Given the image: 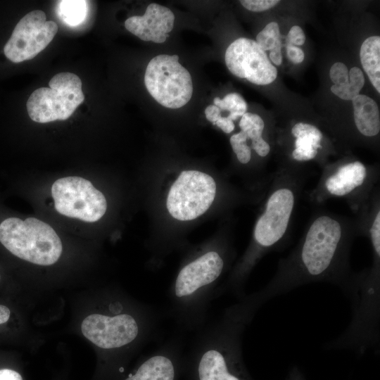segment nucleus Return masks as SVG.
<instances>
[{"mask_svg":"<svg viewBox=\"0 0 380 380\" xmlns=\"http://www.w3.org/2000/svg\"><path fill=\"white\" fill-rule=\"evenodd\" d=\"M360 58L371 83L380 92V37L372 36L361 45Z\"/></svg>","mask_w":380,"mask_h":380,"instance_id":"nucleus-17","label":"nucleus"},{"mask_svg":"<svg viewBox=\"0 0 380 380\" xmlns=\"http://www.w3.org/2000/svg\"><path fill=\"white\" fill-rule=\"evenodd\" d=\"M144 84L151 96L168 108L186 104L193 94L190 73L179 63L177 55L160 54L148 63Z\"/></svg>","mask_w":380,"mask_h":380,"instance_id":"nucleus-6","label":"nucleus"},{"mask_svg":"<svg viewBox=\"0 0 380 380\" xmlns=\"http://www.w3.org/2000/svg\"><path fill=\"white\" fill-rule=\"evenodd\" d=\"M0 279H1V276H0Z\"/></svg>","mask_w":380,"mask_h":380,"instance_id":"nucleus-33","label":"nucleus"},{"mask_svg":"<svg viewBox=\"0 0 380 380\" xmlns=\"http://www.w3.org/2000/svg\"><path fill=\"white\" fill-rule=\"evenodd\" d=\"M379 167L355 159L326 164L308 200L319 206L331 198H341L355 215L368 203L379 186Z\"/></svg>","mask_w":380,"mask_h":380,"instance_id":"nucleus-3","label":"nucleus"},{"mask_svg":"<svg viewBox=\"0 0 380 380\" xmlns=\"http://www.w3.org/2000/svg\"><path fill=\"white\" fill-rule=\"evenodd\" d=\"M357 236H362L359 215L317 208L296 246L279 260L274 276L258 293L257 305L315 282L335 284L347 295L355 273L350 250Z\"/></svg>","mask_w":380,"mask_h":380,"instance_id":"nucleus-1","label":"nucleus"},{"mask_svg":"<svg viewBox=\"0 0 380 380\" xmlns=\"http://www.w3.org/2000/svg\"><path fill=\"white\" fill-rule=\"evenodd\" d=\"M10 310L4 305H0V324L6 322L10 317Z\"/></svg>","mask_w":380,"mask_h":380,"instance_id":"nucleus-32","label":"nucleus"},{"mask_svg":"<svg viewBox=\"0 0 380 380\" xmlns=\"http://www.w3.org/2000/svg\"><path fill=\"white\" fill-rule=\"evenodd\" d=\"M0 380H23L21 375L17 372L9 369H0Z\"/></svg>","mask_w":380,"mask_h":380,"instance_id":"nucleus-31","label":"nucleus"},{"mask_svg":"<svg viewBox=\"0 0 380 380\" xmlns=\"http://www.w3.org/2000/svg\"><path fill=\"white\" fill-rule=\"evenodd\" d=\"M87 13V1L83 0L60 1L58 15L62 20L69 26L81 24Z\"/></svg>","mask_w":380,"mask_h":380,"instance_id":"nucleus-20","label":"nucleus"},{"mask_svg":"<svg viewBox=\"0 0 380 380\" xmlns=\"http://www.w3.org/2000/svg\"><path fill=\"white\" fill-rule=\"evenodd\" d=\"M49 86L34 91L27 101V113L36 122L67 120L84 100L82 81L73 73L55 75Z\"/></svg>","mask_w":380,"mask_h":380,"instance_id":"nucleus-5","label":"nucleus"},{"mask_svg":"<svg viewBox=\"0 0 380 380\" xmlns=\"http://www.w3.org/2000/svg\"><path fill=\"white\" fill-rule=\"evenodd\" d=\"M81 330L89 341L105 349L128 344L137 337L139 331L135 319L127 314L113 317L90 315L82 321Z\"/></svg>","mask_w":380,"mask_h":380,"instance_id":"nucleus-11","label":"nucleus"},{"mask_svg":"<svg viewBox=\"0 0 380 380\" xmlns=\"http://www.w3.org/2000/svg\"><path fill=\"white\" fill-rule=\"evenodd\" d=\"M175 15L170 8L151 3L143 15L127 18L125 27L143 41L163 43L173 29Z\"/></svg>","mask_w":380,"mask_h":380,"instance_id":"nucleus-14","label":"nucleus"},{"mask_svg":"<svg viewBox=\"0 0 380 380\" xmlns=\"http://www.w3.org/2000/svg\"><path fill=\"white\" fill-rule=\"evenodd\" d=\"M290 133L292 148L289 158L281 168L304 169V163L310 161L318 162L322 167L326 165L322 158L324 135L316 125L298 122L291 127Z\"/></svg>","mask_w":380,"mask_h":380,"instance_id":"nucleus-12","label":"nucleus"},{"mask_svg":"<svg viewBox=\"0 0 380 380\" xmlns=\"http://www.w3.org/2000/svg\"><path fill=\"white\" fill-rule=\"evenodd\" d=\"M287 41L289 44L301 46L305 42V35L302 28L298 25L293 26L288 34Z\"/></svg>","mask_w":380,"mask_h":380,"instance_id":"nucleus-27","label":"nucleus"},{"mask_svg":"<svg viewBox=\"0 0 380 380\" xmlns=\"http://www.w3.org/2000/svg\"><path fill=\"white\" fill-rule=\"evenodd\" d=\"M205 115L207 120L213 125H215V122L222 116L221 110L214 104L209 105L205 108Z\"/></svg>","mask_w":380,"mask_h":380,"instance_id":"nucleus-29","label":"nucleus"},{"mask_svg":"<svg viewBox=\"0 0 380 380\" xmlns=\"http://www.w3.org/2000/svg\"><path fill=\"white\" fill-rule=\"evenodd\" d=\"M257 44L264 51H270L272 62L279 65L282 62L281 35L279 25L276 22L268 23L257 35Z\"/></svg>","mask_w":380,"mask_h":380,"instance_id":"nucleus-19","label":"nucleus"},{"mask_svg":"<svg viewBox=\"0 0 380 380\" xmlns=\"http://www.w3.org/2000/svg\"><path fill=\"white\" fill-rule=\"evenodd\" d=\"M355 126L365 138H374L380 132V114L377 103L370 97L359 94L353 100Z\"/></svg>","mask_w":380,"mask_h":380,"instance_id":"nucleus-15","label":"nucleus"},{"mask_svg":"<svg viewBox=\"0 0 380 380\" xmlns=\"http://www.w3.org/2000/svg\"><path fill=\"white\" fill-rule=\"evenodd\" d=\"M224 60L234 75L255 84H269L277 77V69L265 51L255 41L248 38L241 37L234 41L226 50Z\"/></svg>","mask_w":380,"mask_h":380,"instance_id":"nucleus-10","label":"nucleus"},{"mask_svg":"<svg viewBox=\"0 0 380 380\" xmlns=\"http://www.w3.org/2000/svg\"><path fill=\"white\" fill-rule=\"evenodd\" d=\"M224 262L216 251H210L184 266L175 283V294L181 298L215 281L221 274Z\"/></svg>","mask_w":380,"mask_h":380,"instance_id":"nucleus-13","label":"nucleus"},{"mask_svg":"<svg viewBox=\"0 0 380 380\" xmlns=\"http://www.w3.org/2000/svg\"><path fill=\"white\" fill-rule=\"evenodd\" d=\"M0 242L12 254L39 265L56 262L63 251L55 230L35 217H8L0 224Z\"/></svg>","mask_w":380,"mask_h":380,"instance_id":"nucleus-4","label":"nucleus"},{"mask_svg":"<svg viewBox=\"0 0 380 380\" xmlns=\"http://www.w3.org/2000/svg\"><path fill=\"white\" fill-rule=\"evenodd\" d=\"M241 4L247 10L253 12H261L268 10L276 6L279 1L277 0H242Z\"/></svg>","mask_w":380,"mask_h":380,"instance_id":"nucleus-26","label":"nucleus"},{"mask_svg":"<svg viewBox=\"0 0 380 380\" xmlns=\"http://www.w3.org/2000/svg\"><path fill=\"white\" fill-rule=\"evenodd\" d=\"M217 191L215 179L196 171H183L171 186L167 208L175 219L188 221L203 215L213 203Z\"/></svg>","mask_w":380,"mask_h":380,"instance_id":"nucleus-7","label":"nucleus"},{"mask_svg":"<svg viewBox=\"0 0 380 380\" xmlns=\"http://www.w3.org/2000/svg\"><path fill=\"white\" fill-rule=\"evenodd\" d=\"M213 102L221 110L229 111L227 118L232 121L241 118L246 113L247 103L238 93L228 94L222 99L216 97Z\"/></svg>","mask_w":380,"mask_h":380,"instance_id":"nucleus-22","label":"nucleus"},{"mask_svg":"<svg viewBox=\"0 0 380 380\" xmlns=\"http://www.w3.org/2000/svg\"><path fill=\"white\" fill-rule=\"evenodd\" d=\"M265 122L258 114L246 113L239 122L241 131L244 132L247 139L254 140L263 136Z\"/></svg>","mask_w":380,"mask_h":380,"instance_id":"nucleus-23","label":"nucleus"},{"mask_svg":"<svg viewBox=\"0 0 380 380\" xmlns=\"http://www.w3.org/2000/svg\"><path fill=\"white\" fill-rule=\"evenodd\" d=\"M57 32L55 22L46 20L44 11L34 10L16 25L4 46V54L13 63L32 59L49 44Z\"/></svg>","mask_w":380,"mask_h":380,"instance_id":"nucleus-9","label":"nucleus"},{"mask_svg":"<svg viewBox=\"0 0 380 380\" xmlns=\"http://www.w3.org/2000/svg\"><path fill=\"white\" fill-rule=\"evenodd\" d=\"M365 84V77L362 70L357 67H353L349 70V81L342 86L332 85L331 92L336 96L346 101L353 100L360 94Z\"/></svg>","mask_w":380,"mask_h":380,"instance_id":"nucleus-21","label":"nucleus"},{"mask_svg":"<svg viewBox=\"0 0 380 380\" xmlns=\"http://www.w3.org/2000/svg\"><path fill=\"white\" fill-rule=\"evenodd\" d=\"M51 195L58 213L84 222L98 221L107 209L104 195L82 177H66L57 179L51 186Z\"/></svg>","mask_w":380,"mask_h":380,"instance_id":"nucleus-8","label":"nucleus"},{"mask_svg":"<svg viewBox=\"0 0 380 380\" xmlns=\"http://www.w3.org/2000/svg\"><path fill=\"white\" fill-rule=\"evenodd\" d=\"M200 380H240L228 369L224 355L219 350L205 352L198 366Z\"/></svg>","mask_w":380,"mask_h":380,"instance_id":"nucleus-16","label":"nucleus"},{"mask_svg":"<svg viewBox=\"0 0 380 380\" xmlns=\"http://www.w3.org/2000/svg\"><path fill=\"white\" fill-rule=\"evenodd\" d=\"M329 76L334 85H345L349 81V70L345 64L337 62L331 67Z\"/></svg>","mask_w":380,"mask_h":380,"instance_id":"nucleus-25","label":"nucleus"},{"mask_svg":"<svg viewBox=\"0 0 380 380\" xmlns=\"http://www.w3.org/2000/svg\"><path fill=\"white\" fill-rule=\"evenodd\" d=\"M172 362L164 356H154L144 362L134 375L126 380H173Z\"/></svg>","mask_w":380,"mask_h":380,"instance_id":"nucleus-18","label":"nucleus"},{"mask_svg":"<svg viewBox=\"0 0 380 380\" xmlns=\"http://www.w3.org/2000/svg\"><path fill=\"white\" fill-rule=\"evenodd\" d=\"M219 128H220L224 132L229 134L231 133L234 129V123L227 117L221 116L217 121L215 122V125Z\"/></svg>","mask_w":380,"mask_h":380,"instance_id":"nucleus-30","label":"nucleus"},{"mask_svg":"<svg viewBox=\"0 0 380 380\" xmlns=\"http://www.w3.org/2000/svg\"><path fill=\"white\" fill-rule=\"evenodd\" d=\"M246 141L247 137L242 131L233 134L229 139L237 160L242 165H248L252 160L251 150Z\"/></svg>","mask_w":380,"mask_h":380,"instance_id":"nucleus-24","label":"nucleus"},{"mask_svg":"<svg viewBox=\"0 0 380 380\" xmlns=\"http://www.w3.org/2000/svg\"><path fill=\"white\" fill-rule=\"evenodd\" d=\"M286 55L289 59L296 64L303 62L305 58L303 51L300 48L291 44H288L286 46Z\"/></svg>","mask_w":380,"mask_h":380,"instance_id":"nucleus-28","label":"nucleus"},{"mask_svg":"<svg viewBox=\"0 0 380 380\" xmlns=\"http://www.w3.org/2000/svg\"><path fill=\"white\" fill-rule=\"evenodd\" d=\"M308 174L304 169L293 168H278L274 172L253 229L251 263L284 246Z\"/></svg>","mask_w":380,"mask_h":380,"instance_id":"nucleus-2","label":"nucleus"}]
</instances>
